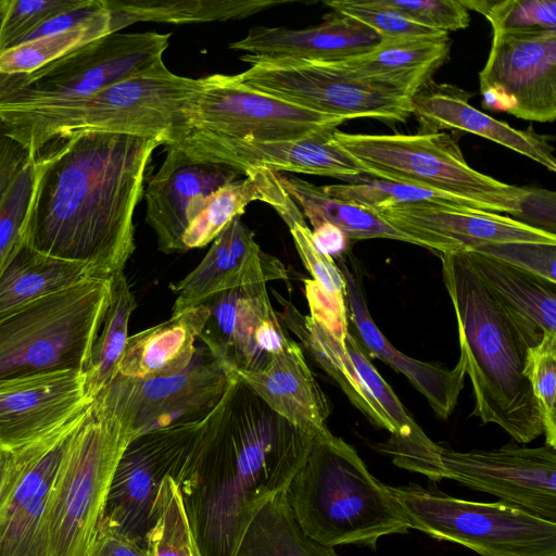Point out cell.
Returning a JSON list of instances; mask_svg holds the SVG:
<instances>
[{
	"instance_id": "cell-14",
	"label": "cell",
	"mask_w": 556,
	"mask_h": 556,
	"mask_svg": "<svg viewBox=\"0 0 556 556\" xmlns=\"http://www.w3.org/2000/svg\"><path fill=\"white\" fill-rule=\"evenodd\" d=\"M479 73L482 105L540 123L556 118V30L492 33Z\"/></svg>"
},
{
	"instance_id": "cell-16",
	"label": "cell",
	"mask_w": 556,
	"mask_h": 556,
	"mask_svg": "<svg viewBox=\"0 0 556 556\" xmlns=\"http://www.w3.org/2000/svg\"><path fill=\"white\" fill-rule=\"evenodd\" d=\"M231 375L212 356L181 372L141 379L116 375L94 399L128 421L138 437L147 431L206 417L225 393Z\"/></svg>"
},
{
	"instance_id": "cell-13",
	"label": "cell",
	"mask_w": 556,
	"mask_h": 556,
	"mask_svg": "<svg viewBox=\"0 0 556 556\" xmlns=\"http://www.w3.org/2000/svg\"><path fill=\"white\" fill-rule=\"evenodd\" d=\"M346 121L255 90L236 75L214 74L203 77L193 103L191 132L243 141H292L336 129Z\"/></svg>"
},
{
	"instance_id": "cell-25",
	"label": "cell",
	"mask_w": 556,
	"mask_h": 556,
	"mask_svg": "<svg viewBox=\"0 0 556 556\" xmlns=\"http://www.w3.org/2000/svg\"><path fill=\"white\" fill-rule=\"evenodd\" d=\"M470 93L450 84L432 80L413 98V114L419 122V132L462 130L478 135L523 156L549 172H556V160L551 138L532 128L519 130L482 113L469 103Z\"/></svg>"
},
{
	"instance_id": "cell-51",
	"label": "cell",
	"mask_w": 556,
	"mask_h": 556,
	"mask_svg": "<svg viewBox=\"0 0 556 556\" xmlns=\"http://www.w3.org/2000/svg\"><path fill=\"white\" fill-rule=\"evenodd\" d=\"M86 556H152L148 543L100 523Z\"/></svg>"
},
{
	"instance_id": "cell-7",
	"label": "cell",
	"mask_w": 556,
	"mask_h": 556,
	"mask_svg": "<svg viewBox=\"0 0 556 556\" xmlns=\"http://www.w3.org/2000/svg\"><path fill=\"white\" fill-rule=\"evenodd\" d=\"M110 278L87 277L0 315V384L86 371L110 301Z\"/></svg>"
},
{
	"instance_id": "cell-43",
	"label": "cell",
	"mask_w": 556,
	"mask_h": 556,
	"mask_svg": "<svg viewBox=\"0 0 556 556\" xmlns=\"http://www.w3.org/2000/svg\"><path fill=\"white\" fill-rule=\"evenodd\" d=\"M523 375L541 414L545 444L556 448V334L528 349Z\"/></svg>"
},
{
	"instance_id": "cell-50",
	"label": "cell",
	"mask_w": 556,
	"mask_h": 556,
	"mask_svg": "<svg viewBox=\"0 0 556 556\" xmlns=\"http://www.w3.org/2000/svg\"><path fill=\"white\" fill-rule=\"evenodd\" d=\"M305 296L311 317L326 327L336 337L345 341L349 318L344 294H329L313 280L305 279Z\"/></svg>"
},
{
	"instance_id": "cell-21",
	"label": "cell",
	"mask_w": 556,
	"mask_h": 556,
	"mask_svg": "<svg viewBox=\"0 0 556 556\" xmlns=\"http://www.w3.org/2000/svg\"><path fill=\"white\" fill-rule=\"evenodd\" d=\"M93 400L84 372L62 370L0 384V451L14 452L58 430Z\"/></svg>"
},
{
	"instance_id": "cell-9",
	"label": "cell",
	"mask_w": 556,
	"mask_h": 556,
	"mask_svg": "<svg viewBox=\"0 0 556 556\" xmlns=\"http://www.w3.org/2000/svg\"><path fill=\"white\" fill-rule=\"evenodd\" d=\"M170 34L112 33L26 74L0 75V121L89 97L166 68Z\"/></svg>"
},
{
	"instance_id": "cell-1",
	"label": "cell",
	"mask_w": 556,
	"mask_h": 556,
	"mask_svg": "<svg viewBox=\"0 0 556 556\" xmlns=\"http://www.w3.org/2000/svg\"><path fill=\"white\" fill-rule=\"evenodd\" d=\"M160 144L104 131L50 142L34 160L22 241L84 265L91 277L123 271L136 249L134 215Z\"/></svg>"
},
{
	"instance_id": "cell-30",
	"label": "cell",
	"mask_w": 556,
	"mask_h": 556,
	"mask_svg": "<svg viewBox=\"0 0 556 556\" xmlns=\"http://www.w3.org/2000/svg\"><path fill=\"white\" fill-rule=\"evenodd\" d=\"M244 176L245 178L229 182L206 198L203 210L182 236L184 252L213 242L254 201L273 206L286 224L304 218L296 203L280 184L278 173L265 167H253L245 169Z\"/></svg>"
},
{
	"instance_id": "cell-47",
	"label": "cell",
	"mask_w": 556,
	"mask_h": 556,
	"mask_svg": "<svg viewBox=\"0 0 556 556\" xmlns=\"http://www.w3.org/2000/svg\"><path fill=\"white\" fill-rule=\"evenodd\" d=\"M34 160L30 159L23 167L0 205V269L22 243V229L33 187Z\"/></svg>"
},
{
	"instance_id": "cell-10",
	"label": "cell",
	"mask_w": 556,
	"mask_h": 556,
	"mask_svg": "<svg viewBox=\"0 0 556 556\" xmlns=\"http://www.w3.org/2000/svg\"><path fill=\"white\" fill-rule=\"evenodd\" d=\"M410 529L480 556H556V522L503 502L457 498L435 485L390 486Z\"/></svg>"
},
{
	"instance_id": "cell-54",
	"label": "cell",
	"mask_w": 556,
	"mask_h": 556,
	"mask_svg": "<svg viewBox=\"0 0 556 556\" xmlns=\"http://www.w3.org/2000/svg\"><path fill=\"white\" fill-rule=\"evenodd\" d=\"M12 465V452H0V505L7 489L8 478Z\"/></svg>"
},
{
	"instance_id": "cell-4",
	"label": "cell",
	"mask_w": 556,
	"mask_h": 556,
	"mask_svg": "<svg viewBox=\"0 0 556 556\" xmlns=\"http://www.w3.org/2000/svg\"><path fill=\"white\" fill-rule=\"evenodd\" d=\"M332 137L364 174L443 192L478 210L506 213L555 233L554 191L508 185L473 169L457 140L446 131L370 135L336 129Z\"/></svg>"
},
{
	"instance_id": "cell-44",
	"label": "cell",
	"mask_w": 556,
	"mask_h": 556,
	"mask_svg": "<svg viewBox=\"0 0 556 556\" xmlns=\"http://www.w3.org/2000/svg\"><path fill=\"white\" fill-rule=\"evenodd\" d=\"M89 0H5L0 21V53L21 45L47 21L83 8Z\"/></svg>"
},
{
	"instance_id": "cell-22",
	"label": "cell",
	"mask_w": 556,
	"mask_h": 556,
	"mask_svg": "<svg viewBox=\"0 0 556 556\" xmlns=\"http://www.w3.org/2000/svg\"><path fill=\"white\" fill-rule=\"evenodd\" d=\"M287 279L283 263L264 252L256 243L254 232L236 217L213 240L198 266L169 286L176 294L172 315L199 306L228 290Z\"/></svg>"
},
{
	"instance_id": "cell-33",
	"label": "cell",
	"mask_w": 556,
	"mask_h": 556,
	"mask_svg": "<svg viewBox=\"0 0 556 556\" xmlns=\"http://www.w3.org/2000/svg\"><path fill=\"white\" fill-rule=\"evenodd\" d=\"M282 307L277 312L285 328L300 340L309 356L337 382L349 397L375 426L392 434L394 428L378 403L368 392L345 348V341L336 337L313 317L302 314L291 302L275 292Z\"/></svg>"
},
{
	"instance_id": "cell-36",
	"label": "cell",
	"mask_w": 556,
	"mask_h": 556,
	"mask_svg": "<svg viewBox=\"0 0 556 556\" xmlns=\"http://www.w3.org/2000/svg\"><path fill=\"white\" fill-rule=\"evenodd\" d=\"M115 31L137 22L189 24L245 18L289 0H105Z\"/></svg>"
},
{
	"instance_id": "cell-57",
	"label": "cell",
	"mask_w": 556,
	"mask_h": 556,
	"mask_svg": "<svg viewBox=\"0 0 556 556\" xmlns=\"http://www.w3.org/2000/svg\"><path fill=\"white\" fill-rule=\"evenodd\" d=\"M1 452V451H0Z\"/></svg>"
},
{
	"instance_id": "cell-29",
	"label": "cell",
	"mask_w": 556,
	"mask_h": 556,
	"mask_svg": "<svg viewBox=\"0 0 556 556\" xmlns=\"http://www.w3.org/2000/svg\"><path fill=\"white\" fill-rule=\"evenodd\" d=\"M345 348L363 383L394 428L388 441L378 444L377 450L391 456L393 464L400 468L424 475L434 482L444 479L441 444L434 443L415 421L350 330L345 337Z\"/></svg>"
},
{
	"instance_id": "cell-34",
	"label": "cell",
	"mask_w": 556,
	"mask_h": 556,
	"mask_svg": "<svg viewBox=\"0 0 556 556\" xmlns=\"http://www.w3.org/2000/svg\"><path fill=\"white\" fill-rule=\"evenodd\" d=\"M283 189L296 202L314 227L330 223L344 232L350 240L391 239L416 245L420 243L410 236L387 223L379 213L368 206L328 195L323 187L293 175L278 174Z\"/></svg>"
},
{
	"instance_id": "cell-56",
	"label": "cell",
	"mask_w": 556,
	"mask_h": 556,
	"mask_svg": "<svg viewBox=\"0 0 556 556\" xmlns=\"http://www.w3.org/2000/svg\"><path fill=\"white\" fill-rule=\"evenodd\" d=\"M4 2H5V0H0V21L2 17L3 9H4Z\"/></svg>"
},
{
	"instance_id": "cell-20",
	"label": "cell",
	"mask_w": 556,
	"mask_h": 556,
	"mask_svg": "<svg viewBox=\"0 0 556 556\" xmlns=\"http://www.w3.org/2000/svg\"><path fill=\"white\" fill-rule=\"evenodd\" d=\"M391 226L439 254L500 242L556 244V235L497 213L471 207L394 205L376 210Z\"/></svg>"
},
{
	"instance_id": "cell-40",
	"label": "cell",
	"mask_w": 556,
	"mask_h": 556,
	"mask_svg": "<svg viewBox=\"0 0 556 556\" xmlns=\"http://www.w3.org/2000/svg\"><path fill=\"white\" fill-rule=\"evenodd\" d=\"M321 187L332 198L374 210L405 204L476 208L472 204L443 192L381 179Z\"/></svg>"
},
{
	"instance_id": "cell-15",
	"label": "cell",
	"mask_w": 556,
	"mask_h": 556,
	"mask_svg": "<svg viewBox=\"0 0 556 556\" xmlns=\"http://www.w3.org/2000/svg\"><path fill=\"white\" fill-rule=\"evenodd\" d=\"M89 406L58 430L12 452L0 505V556H48L47 515L51 493Z\"/></svg>"
},
{
	"instance_id": "cell-5",
	"label": "cell",
	"mask_w": 556,
	"mask_h": 556,
	"mask_svg": "<svg viewBox=\"0 0 556 556\" xmlns=\"http://www.w3.org/2000/svg\"><path fill=\"white\" fill-rule=\"evenodd\" d=\"M286 498L300 528L326 546L356 544L375 549L381 536L410 529L388 485L328 428L314 439Z\"/></svg>"
},
{
	"instance_id": "cell-37",
	"label": "cell",
	"mask_w": 556,
	"mask_h": 556,
	"mask_svg": "<svg viewBox=\"0 0 556 556\" xmlns=\"http://www.w3.org/2000/svg\"><path fill=\"white\" fill-rule=\"evenodd\" d=\"M236 556H339L309 538L295 521L286 491L269 500L248 526Z\"/></svg>"
},
{
	"instance_id": "cell-48",
	"label": "cell",
	"mask_w": 556,
	"mask_h": 556,
	"mask_svg": "<svg viewBox=\"0 0 556 556\" xmlns=\"http://www.w3.org/2000/svg\"><path fill=\"white\" fill-rule=\"evenodd\" d=\"M414 22L437 31L447 33L469 26V10L462 0H381Z\"/></svg>"
},
{
	"instance_id": "cell-6",
	"label": "cell",
	"mask_w": 556,
	"mask_h": 556,
	"mask_svg": "<svg viewBox=\"0 0 556 556\" xmlns=\"http://www.w3.org/2000/svg\"><path fill=\"white\" fill-rule=\"evenodd\" d=\"M203 78L167 67L111 85L80 100L0 121L31 157L56 139L104 131L179 142L192 131L191 114Z\"/></svg>"
},
{
	"instance_id": "cell-38",
	"label": "cell",
	"mask_w": 556,
	"mask_h": 556,
	"mask_svg": "<svg viewBox=\"0 0 556 556\" xmlns=\"http://www.w3.org/2000/svg\"><path fill=\"white\" fill-rule=\"evenodd\" d=\"M110 283L109 305L84 374L85 393L90 400L116 377L129 337V319L136 308V299L124 271L110 277Z\"/></svg>"
},
{
	"instance_id": "cell-39",
	"label": "cell",
	"mask_w": 556,
	"mask_h": 556,
	"mask_svg": "<svg viewBox=\"0 0 556 556\" xmlns=\"http://www.w3.org/2000/svg\"><path fill=\"white\" fill-rule=\"evenodd\" d=\"M115 31L112 12L105 8L70 29L24 42L0 53V75L30 73L91 41Z\"/></svg>"
},
{
	"instance_id": "cell-35",
	"label": "cell",
	"mask_w": 556,
	"mask_h": 556,
	"mask_svg": "<svg viewBox=\"0 0 556 556\" xmlns=\"http://www.w3.org/2000/svg\"><path fill=\"white\" fill-rule=\"evenodd\" d=\"M87 277L84 265L48 256L22 241L0 269V315Z\"/></svg>"
},
{
	"instance_id": "cell-41",
	"label": "cell",
	"mask_w": 556,
	"mask_h": 556,
	"mask_svg": "<svg viewBox=\"0 0 556 556\" xmlns=\"http://www.w3.org/2000/svg\"><path fill=\"white\" fill-rule=\"evenodd\" d=\"M192 541L179 485L167 478L160 492L157 518L148 545L152 556H192Z\"/></svg>"
},
{
	"instance_id": "cell-45",
	"label": "cell",
	"mask_w": 556,
	"mask_h": 556,
	"mask_svg": "<svg viewBox=\"0 0 556 556\" xmlns=\"http://www.w3.org/2000/svg\"><path fill=\"white\" fill-rule=\"evenodd\" d=\"M325 4L334 13L367 26L381 39L432 36L442 33L414 22L383 4L381 0H331Z\"/></svg>"
},
{
	"instance_id": "cell-26",
	"label": "cell",
	"mask_w": 556,
	"mask_h": 556,
	"mask_svg": "<svg viewBox=\"0 0 556 556\" xmlns=\"http://www.w3.org/2000/svg\"><path fill=\"white\" fill-rule=\"evenodd\" d=\"M233 375L299 430L316 438L327 429L330 403L293 339L271 355L263 369Z\"/></svg>"
},
{
	"instance_id": "cell-52",
	"label": "cell",
	"mask_w": 556,
	"mask_h": 556,
	"mask_svg": "<svg viewBox=\"0 0 556 556\" xmlns=\"http://www.w3.org/2000/svg\"><path fill=\"white\" fill-rule=\"evenodd\" d=\"M31 157L17 141L10 137L0 122V205L23 167Z\"/></svg>"
},
{
	"instance_id": "cell-28",
	"label": "cell",
	"mask_w": 556,
	"mask_h": 556,
	"mask_svg": "<svg viewBox=\"0 0 556 556\" xmlns=\"http://www.w3.org/2000/svg\"><path fill=\"white\" fill-rule=\"evenodd\" d=\"M450 48L447 33L381 39L365 53L327 63L348 77L396 90L412 99L445 63Z\"/></svg>"
},
{
	"instance_id": "cell-23",
	"label": "cell",
	"mask_w": 556,
	"mask_h": 556,
	"mask_svg": "<svg viewBox=\"0 0 556 556\" xmlns=\"http://www.w3.org/2000/svg\"><path fill=\"white\" fill-rule=\"evenodd\" d=\"M345 281L348 317L357 332L356 340L365 354L378 358L397 372L403 374L412 386L422 394L434 414L448 418L464 388L466 362L462 354L452 369L433 362L415 359L399 351L384 337L368 311L363 285V273L357 262L340 257L338 263Z\"/></svg>"
},
{
	"instance_id": "cell-49",
	"label": "cell",
	"mask_w": 556,
	"mask_h": 556,
	"mask_svg": "<svg viewBox=\"0 0 556 556\" xmlns=\"http://www.w3.org/2000/svg\"><path fill=\"white\" fill-rule=\"evenodd\" d=\"M287 226L302 263L312 275L313 280L329 294H344L345 281L340 268L333 258L316 249L312 239V230L305 220H293Z\"/></svg>"
},
{
	"instance_id": "cell-46",
	"label": "cell",
	"mask_w": 556,
	"mask_h": 556,
	"mask_svg": "<svg viewBox=\"0 0 556 556\" xmlns=\"http://www.w3.org/2000/svg\"><path fill=\"white\" fill-rule=\"evenodd\" d=\"M471 252L497 260L553 285L556 283V244L500 242L479 245Z\"/></svg>"
},
{
	"instance_id": "cell-31",
	"label": "cell",
	"mask_w": 556,
	"mask_h": 556,
	"mask_svg": "<svg viewBox=\"0 0 556 556\" xmlns=\"http://www.w3.org/2000/svg\"><path fill=\"white\" fill-rule=\"evenodd\" d=\"M207 317L208 308L201 304L129 336L118 363L117 375L141 379L184 371L195 357V339Z\"/></svg>"
},
{
	"instance_id": "cell-2",
	"label": "cell",
	"mask_w": 556,
	"mask_h": 556,
	"mask_svg": "<svg viewBox=\"0 0 556 556\" xmlns=\"http://www.w3.org/2000/svg\"><path fill=\"white\" fill-rule=\"evenodd\" d=\"M314 439L231 375L177 482L202 556H236L251 520L287 490Z\"/></svg>"
},
{
	"instance_id": "cell-24",
	"label": "cell",
	"mask_w": 556,
	"mask_h": 556,
	"mask_svg": "<svg viewBox=\"0 0 556 556\" xmlns=\"http://www.w3.org/2000/svg\"><path fill=\"white\" fill-rule=\"evenodd\" d=\"M240 175L243 172L228 165L192 162L166 146L165 160L143 193L146 220L156 235L159 250L167 254L184 252L181 240L187 229L188 205Z\"/></svg>"
},
{
	"instance_id": "cell-27",
	"label": "cell",
	"mask_w": 556,
	"mask_h": 556,
	"mask_svg": "<svg viewBox=\"0 0 556 556\" xmlns=\"http://www.w3.org/2000/svg\"><path fill=\"white\" fill-rule=\"evenodd\" d=\"M380 40L367 26L333 13L323 23L302 29L254 26L229 48L257 56L334 62L365 53Z\"/></svg>"
},
{
	"instance_id": "cell-42",
	"label": "cell",
	"mask_w": 556,
	"mask_h": 556,
	"mask_svg": "<svg viewBox=\"0 0 556 556\" xmlns=\"http://www.w3.org/2000/svg\"><path fill=\"white\" fill-rule=\"evenodd\" d=\"M469 10L483 14L492 26V33H521L556 30L555 0H462Z\"/></svg>"
},
{
	"instance_id": "cell-12",
	"label": "cell",
	"mask_w": 556,
	"mask_h": 556,
	"mask_svg": "<svg viewBox=\"0 0 556 556\" xmlns=\"http://www.w3.org/2000/svg\"><path fill=\"white\" fill-rule=\"evenodd\" d=\"M205 417L147 431L134 438L115 468L101 523L148 543L157 518L164 481L176 482L202 432Z\"/></svg>"
},
{
	"instance_id": "cell-8",
	"label": "cell",
	"mask_w": 556,
	"mask_h": 556,
	"mask_svg": "<svg viewBox=\"0 0 556 556\" xmlns=\"http://www.w3.org/2000/svg\"><path fill=\"white\" fill-rule=\"evenodd\" d=\"M136 438L128 421L94 399L64 456L51 493L48 556H86L101 523L117 463Z\"/></svg>"
},
{
	"instance_id": "cell-55",
	"label": "cell",
	"mask_w": 556,
	"mask_h": 556,
	"mask_svg": "<svg viewBox=\"0 0 556 556\" xmlns=\"http://www.w3.org/2000/svg\"><path fill=\"white\" fill-rule=\"evenodd\" d=\"M191 549H192V556H202L201 553L199 552V548L197 546L194 538H193V541H192Z\"/></svg>"
},
{
	"instance_id": "cell-53",
	"label": "cell",
	"mask_w": 556,
	"mask_h": 556,
	"mask_svg": "<svg viewBox=\"0 0 556 556\" xmlns=\"http://www.w3.org/2000/svg\"><path fill=\"white\" fill-rule=\"evenodd\" d=\"M312 239L316 249L331 258H340L348 252L350 239L330 223H321L314 227Z\"/></svg>"
},
{
	"instance_id": "cell-17",
	"label": "cell",
	"mask_w": 556,
	"mask_h": 556,
	"mask_svg": "<svg viewBox=\"0 0 556 556\" xmlns=\"http://www.w3.org/2000/svg\"><path fill=\"white\" fill-rule=\"evenodd\" d=\"M443 478L495 495L501 502L556 522V448L507 444L454 451L442 445Z\"/></svg>"
},
{
	"instance_id": "cell-11",
	"label": "cell",
	"mask_w": 556,
	"mask_h": 556,
	"mask_svg": "<svg viewBox=\"0 0 556 556\" xmlns=\"http://www.w3.org/2000/svg\"><path fill=\"white\" fill-rule=\"evenodd\" d=\"M240 60L251 64L236 75L240 83L319 113L403 123L414 112L404 93L348 77L327 62L252 54Z\"/></svg>"
},
{
	"instance_id": "cell-18",
	"label": "cell",
	"mask_w": 556,
	"mask_h": 556,
	"mask_svg": "<svg viewBox=\"0 0 556 556\" xmlns=\"http://www.w3.org/2000/svg\"><path fill=\"white\" fill-rule=\"evenodd\" d=\"M203 304L208 317L199 338L230 375L263 369L291 339L270 303L266 282L218 293Z\"/></svg>"
},
{
	"instance_id": "cell-19",
	"label": "cell",
	"mask_w": 556,
	"mask_h": 556,
	"mask_svg": "<svg viewBox=\"0 0 556 556\" xmlns=\"http://www.w3.org/2000/svg\"><path fill=\"white\" fill-rule=\"evenodd\" d=\"M336 129H326L299 140L275 142L233 140L193 131L170 146L192 162L224 164L243 174L248 168L265 167L275 173L340 179L364 175L357 162L333 141Z\"/></svg>"
},
{
	"instance_id": "cell-32",
	"label": "cell",
	"mask_w": 556,
	"mask_h": 556,
	"mask_svg": "<svg viewBox=\"0 0 556 556\" xmlns=\"http://www.w3.org/2000/svg\"><path fill=\"white\" fill-rule=\"evenodd\" d=\"M478 277L529 338L532 346L556 334L555 285L476 252H465Z\"/></svg>"
},
{
	"instance_id": "cell-3",
	"label": "cell",
	"mask_w": 556,
	"mask_h": 556,
	"mask_svg": "<svg viewBox=\"0 0 556 556\" xmlns=\"http://www.w3.org/2000/svg\"><path fill=\"white\" fill-rule=\"evenodd\" d=\"M454 307L460 354L472 384V415L495 424L518 443L544 433L523 375L529 338L481 281L465 252L440 254Z\"/></svg>"
}]
</instances>
